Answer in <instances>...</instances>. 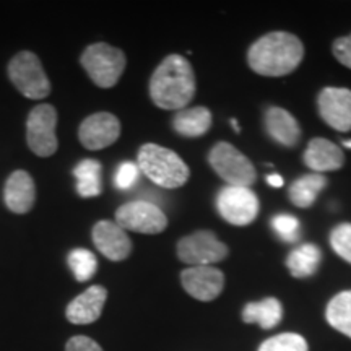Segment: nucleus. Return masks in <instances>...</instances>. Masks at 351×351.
<instances>
[{"instance_id": "f257e3e1", "label": "nucleus", "mask_w": 351, "mask_h": 351, "mask_svg": "<svg viewBox=\"0 0 351 351\" xmlns=\"http://www.w3.org/2000/svg\"><path fill=\"white\" fill-rule=\"evenodd\" d=\"M195 95V73L186 57H165L150 78V98L158 108L181 111Z\"/></svg>"}, {"instance_id": "f03ea898", "label": "nucleus", "mask_w": 351, "mask_h": 351, "mask_svg": "<svg viewBox=\"0 0 351 351\" xmlns=\"http://www.w3.org/2000/svg\"><path fill=\"white\" fill-rule=\"evenodd\" d=\"M304 57V46L295 34L271 32L252 44L247 62L263 77H283L295 72Z\"/></svg>"}, {"instance_id": "7ed1b4c3", "label": "nucleus", "mask_w": 351, "mask_h": 351, "mask_svg": "<svg viewBox=\"0 0 351 351\" xmlns=\"http://www.w3.org/2000/svg\"><path fill=\"white\" fill-rule=\"evenodd\" d=\"M138 168L163 189H178L187 182L191 171L178 153L156 143H147L138 152Z\"/></svg>"}, {"instance_id": "20e7f679", "label": "nucleus", "mask_w": 351, "mask_h": 351, "mask_svg": "<svg viewBox=\"0 0 351 351\" xmlns=\"http://www.w3.org/2000/svg\"><path fill=\"white\" fill-rule=\"evenodd\" d=\"M80 64L96 86L112 88L124 73L127 59L119 47L108 43H93L83 51Z\"/></svg>"}, {"instance_id": "39448f33", "label": "nucleus", "mask_w": 351, "mask_h": 351, "mask_svg": "<svg viewBox=\"0 0 351 351\" xmlns=\"http://www.w3.org/2000/svg\"><path fill=\"white\" fill-rule=\"evenodd\" d=\"M7 73L10 82L25 98L43 99L51 93L52 86L46 75V70L39 57L33 52L21 51L13 56L8 62Z\"/></svg>"}, {"instance_id": "423d86ee", "label": "nucleus", "mask_w": 351, "mask_h": 351, "mask_svg": "<svg viewBox=\"0 0 351 351\" xmlns=\"http://www.w3.org/2000/svg\"><path fill=\"white\" fill-rule=\"evenodd\" d=\"M208 163L228 186L251 187L257 179L254 165L231 143L219 142L215 145L208 155Z\"/></svg>"}, {"instance_id": "0eeeda50", "label": "nucleus", "mask_w": 351, "mask_h": 351, "mask_svg": "<svg viewBox=\"0 0 351 351\" xmlns=\"http://www.w3.org/2000/svg\"><path fill=\"white\" fill-rule=\"evenodd\" d=\"M57 111L52 104H38L26 121V142L34 155L47 158L59 148L56 135Z\"/></svg>"}, {"instance_id": "6e6552de", "label": "nucleus", "mask_w": 351, "mask_h": 351, "mask_svg": "<svg viewBox=\"0 0 351 351\" xmlns=\"http://www.w3.org/2000/svg\"><path fill=\"white\" fill-rule=\"evenodd\" d=\"M116 223L125 231L160 234L168 226V217L152 202L135 200L127 202L116 210Z\"/></svg>"}, {"instance_id": "1a4fd4ad", "label": "nucleus", "mask_w": 351, "mask_h": 351, "mask_svg": "<svg viewBox=\"0 0 351 351\" xmlns=\"http://www.w3.org/2000/svg\"><path fill=\"white\" fill-rule=\"evenodd\" d=\"M228 256V247L212 231H197L179 239V261L192 267H207L221 262Z\"/></svg>"}, {"instance_id": "9d476101", "label": "nucleus", "mask_w": 351, "mask_h": 351, "mask_svg": "<svg viewBox=\"0 0 351 351\" xmlns=\"http://www.w3.org/2000/svg\"><path fill=\"white\" fill-rule=\"evenodd\" d=\"M217 208L228 223L234 226H245L257 218L261 204L249 187L226 186L218 192Z\"/></svg>"}, {"instance_id": "9b49d317", "label": "nucleus", "mask_w": 351, "mask_h": 351, "mask_svg": "<svg viewBox=\"0 0 351 351\" xmlns=\"http://www.w3.org/2000/svg\"><path fill=\"white\" fill-rule=\"evenodd\" d=\"M121 121L111 112H95L78 127V140L86 150H103L119 140Z\"/></svg>"}, {"instance_id": "f8f14e48", "label": "nucleus", "mask_w": 351, "mask_h": 351, "mask_svg": "<svg viewBox=\"0 0 351 351\" xmlns=\"http://www.w3.org/2000/svg\"><path fill=\"white\" fill-rule=\"evenodd\" d=\"M182 288L199 301H213L225 288V275L215 267H189L181 274Z\"/></svg>"}, {"instance_id": "ddd939ff", "label": "nucleus", "mask_w": 351, "mask_h": 351, "mask_svg": "<svg viewBox=\"0 0 351 351\" xmlns=\"http://www.w3.org/2000/svg\"><path fill=\"white\" fill-rule=\"evenodd\" d=\"M320 117L332 129L339 132L351 130V90L346 88H324L319 99Z\"/></svg>"}, {"instance_id": "4468645a", "label": "nucleus", "mask_w": 351, "mask_h": 351, "mask_svg": "<svg viewBox=\"0 0 351 351\" xmlns=\"http://www.w3.org/2000/svg\"><path fill=\"white\" fill-rule=\"evenodd\" d=\"M91 236L96 249L109 261L121 262L130 256L132 241L127 231L122 230L116 221L101 219L93 226Z\"/></svg>"}, {"instance_id": "2eb2a0df", "label": "nucleus", "mask_w": 351, "mask_h": 351, "mask_svg": "<svg viewBox=\"0 0 351 351\" xmlns=\"http://www.w3.org/2000/svg\"><path fill=\"white\" fill-rule=\"evenodd\" d=\"M106 300L108 289L101 285H93L70 302L65 309V317L70 324H75V326L93 324L103 314Z\"/></svg>"}, {"instance_id": "dca6fc26", "label": "nucleus", "mask_w": 351, "mask_h": 351, "mask_svg": "<svg viewBox=\"0 0 351 351\" xmlns=\"http://www.w3.org/2000/svg\"><path fill=\"white\" fill-rule=\"evenodd\" d=\"M3 200L7 208L16 215H25L34 207L36 202V186L33 178L26 171H15L8 176L3 187Z\"/></svg>"}, {"instance_id": "f3484780", "label": "nucleus", "mask_w": 351, "mask_h": 351, "mask_svg": "<svg viewBox=\"0 0 351 351\" xmlns=\"http://www.w3.org/2000/svg\"><path fill=\"white\" fill-rule=\"evenodd\" d=\"M304 163L317 174L327 173V171L340 169L345 163V155L340 147H337L330 140L314 138L304 152Z\"/></svg>"}, {"instance_id": "a211bd4d", "label": "nucleus", "mask_w": 351, "mask_h": 351, "mask_svg": "<svg viewBox=\"0 0 351 351\" xmlns=\"http://www.w3.org/2000/svg\"><path fill=\"white\" fill-rule=\"evenodd\" d=\"M267 132L283 147H296L301 138V127L295 117L283 108H269L265 112Z\"/></svg>"}, {"instance_id": "6ab92c4d", "label": "nucleus", "mask_w": 351, "mask_h": 351, "mask_svg": "<svg viewBox=\"0 0 351 351\" xmlns=\"http://www.w3.org/2000/svg\"><path fill=\"white\" fill-rule=\"evenodd\" d=\"M173 127L179 135L187 138H197L205 135L212 127V112L204 106L184 108L176 112Z\"/></svg>"}, {"instance_id": "aec40b11", "label": "nucleus", "mask_w": 351, "mask_h": 351, "mask_svg": "<svg viewBox=\"0 0 351 351\" xmlns=\"http://www.w3.org/2000/svg\"><path fill=\"white\" fill-rule=\"evenodd\" d=\"M283 317V307L276 298H265L257 302H249L243 309V320L245 324H257L265 330L276 327Z\"/></svg>"}, {"instance_id": "412c9836", "label": "nucleus", "mask_w": 351, "mask_h": 351, "mask_svg": "<svg viewBox=\"0 0 351 351\" xmlns=\"http://www.w3.org/2000/svg\"><path fill=\"white\" fill-rule=\"evenodd\" d=\"M103 166L96 160H83L75 166L73 176L77 181V192L83 199L98 197L103 192Z\"/></svg>"}, {"instance_id": "4be33fe9", "label": "nucleus", "mask_w": 351, "mask_h": 351, "mask_svg": "<svg viewBox=\"0 0 351 351\" xmlns=\"http://www.w3.org/2000/svg\"><path fill=\"white\" fill-rule=\"evenodd\" d=\"M320 261H322V252L317 245L302 244L289 254L287 265L295 278H309L317 271Z\"/></svg>"}, {"instance_id": "5701e85b", "label": "nucleus", "mask_w": 351, "mask_h": 351, "mask_svg": "<svg viewBox=\"0 0 351 351\" xmlns=\"http://www.w3.org/2000/svg\"><path fill=\"white\" fill-rule=\"evenodd\" d=\"M327 186V179L322 174L313 173L304 174L302 178L296 179L289 187V200L300 208H307L314 204L317 195L324 187Z\"/></svg>"}, {"instance_id": "b1692460", "label": "nucleus", "mask_w": 351, "mask_h": 351, "mask_svg": "<svg viewBox=\"0 0 351 351\" xmlns=\"http://www.w3.org/2000/svg\"><path fill=\"white\" fill-rule=\"evenodd\" d=\"M326 317L335 330L351 339V291H341L328 302Z\"/></svg>"}, {"instance_id": "393cba45", "label": "nucleus", "mask_w": 351, "mask_h": 351, "mask_svg": "<svg viewBox=\"0 0 351 351\" xmlns=\"http://www.w3.org/2000/svg\"><path fill=\"white\" fill-rule=\"evenodd\" d=\"M67 262L77 282H88L90 278H93L96 269H98V261H96L95 254L88 249H73L69 254Z\"/></svg>"}, {"instance_id": "a878e982", "label": "nucleus", "mask_w": 351, "mask_h": 351, "mask_svg": "<svg viewBox=\"0 0 351 351\" xmlns=\"http://www.w3.org/2000/svg\"><path fill=\"white\" fill-rule=\"evenodd\" d=\"M258 351H307V341L300 333H280L263 341Z\"/></svg>"}, {"instance_id": "bb28decb", "label": "nucleus", "mask_w": 351, "mask_h": 351, "mask_svg": "<svg viewBox=\"0 0 351 351\" xmlns=\"http://www.w3.org/2000/svg\"><path fill=\"white\" fill-rule=\"evenodd\" d=\"M271 228L285 243H295L300 239L301 223L300 219L289 213H280L271 219Z\"/></svg>"}, {"instance_id": "cd10ccee", "label": "nucleus", "mask_w": 351, "mask_h": 351, "mask_svg": "<svg viewBox=\"0 0 351 351\" xmlns=\"http://www.w3.org/2000/svg\"><path fill=\"white\" fill-rule=\"evenodd\" d=\"M330 244L332 249L341 258L351 263V225L350 223H343L333 228L330 234Z\"/></svg>"}, {"instance_id": "c85d7f7f", "label": "nucleus", "mask_w": 351, "mask_h": 351, "mask_svg": "<svg viewBox=\"0 0 351 351\" xmlns=\"http://www.w3.org/2000/svg\"><path fill=\"white\" fill-rule=\"evenodd\" d=\"M138 173H140L138 165L125 161V163H122L119 168H117L116 176H114V184H116V187L121 189V191L130 189L135 182H137Z\"/></svg>"}, {"instance_id": "c756f323", "label": "nucleus", "mask_w": 351, "mask_h": 351, "mask_svg": "<svg viewBox=\"0 0 351 351\" xmlns=\"http://www.w3.org/2000/svg\"><path fill=\"white\" fill-rule=\"evenodd\" d=\"M65 351H104L98 341L85 335L72 337L65 345Z\"/></svg>"}, {"instance_id": "7c9ffc66", "label": "nucleus", "mask_w": 351, "mask_h": 351, "mask_svg": "<svg viewBox=\"0 0 351 351\" xmlns=\"http://www.w3.org/2000/svg\"><path fill=\"white\" fill-rule=\"evenodd\" d=\"M333 56L340 64L351 69V34L345 38H339L333 43Z\"/></svg>"}, {"instance_id": "2f4dec72", "label": "nucleus", "mask_w": 351, "mask_h": 351, "mask_svg": "<svg viewBox=\"0 0 351 351\" xmlns=\"http://www.w3.org/2000/svg\"><path fill=\"white\" fill-rule=\"evenodd\" d=\"M267 182H269L271 187H276V189L282 187L285 184L283 178L280 174H269V176H267Z\"/></svg>"}, {"instance_id": "473e14b6", "label": "nucleus", "mask_w": 351, "mask_h": 351, "mask_svg": "<svg viewBox=\"0 0 351 351\" xmlns=\"http://www.w3.org/2000/svg\"><path fill=\"white\" fill-rule=\"evenodd\" d=\"M231 125H232V129H234V130L238 132V134H239L241 129H239V125H238V121H234V119H232V121H231Z\"/></svg>"}, {"instance_id": "72a5a7b5", "label": "nucleus", "mask_w": 351, "mask_h": 351, "mask_svg": "<svg viewBox=\"0 0 351 351\" xmlns=\"http://www.w3.org/2000/svg\"><path fill=\"white\" fill-rule=\"evenodd\" d=\"M343 147H346V148H351V140H345V142H343Z\"/></svg>"}]
</instances>
